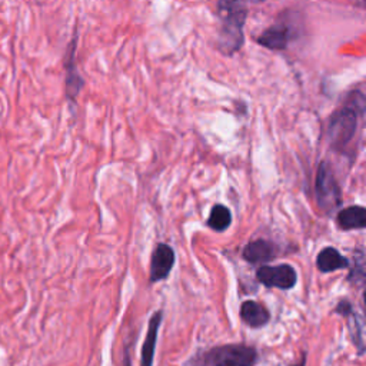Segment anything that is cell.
<instances>
[{"instance_id":"1","label":"cell","mask_w":366,"mask_h":366,"mask_svg":"<svg viewBox=\"0 0 366 366\" xmlns=\"http://www.w3.org/2000/svg\"><path fill=\"white\" fill-rule=\"evenodd\" d=\"M247 6L242 1H219L217 14L220 27L217 31V47L223 54L232 56L242 49L244 43V21Z\"/></svg>"},{"instance_id":"2","label":"cell","mask_w":366,"mask_h":366,"mask_svg":"<svg viewBox=\"0 0 366 366\" xmlns=\"http://www.w3.org/2000/svg\"><path fill=\"white\" fill-rule=\"evenodd\" d=\"M363 112L365 97L360 92H355L350 94V100L333 113L327 126V139L333 150H343L352 142Z\"/></svg>"},{"instance_id":"3","label":"cell","mask_w":366,"mask_h":366,"mask_svg":"<svg viewBox=\"0 0 366 366\" xmlns=\"http://www.w3.org/2000/svg\"><path fill=\"white\" fill-rule=\"evenodd\" d=\"M259 353L256 347L244 343H229L214 346L196 357L194 363L200 366H254Z\"/></svg>"},{"instance_id":"4","label":"cell","mask_w":366,"mask_h":366,"mask_svg":"<svg viewBox=\"0 0 366 366\" xmlns=\"http://www.w3.org/2000/svg\"><path fill=\"white\" fill-rule=\"evenodd\" d=\"M315 193L319 209L330 214L335 212L342 202V190L333 174V170L327 162H322L316 172Z\"/></svg>"},{"instance_id":"5","label":"cell","mask_w":366,"mask_h":366,"mask_svg":"<svg viewBox=\"0 0 366 366\" xmlns=\"http://www.w3.org/2000/svg\"><path fill=\"white\" fill-rule=\"evenodd\" d=\"M256 279L266 287L290 290L297 283V273L296 269L289 263L276 266L263 264L256 270Z\"/></svg>"},{"instance_id":"6","label":"cell","mask_w":366,"mask_h":366,"mask_svg":"<svg viewBox=\"0 0 366 366\" xmlns=\"http://www.w3.org/2000/svg\"><path fill=\"white\" fill-rule=\"evenodd\" d=\"M176 262V254L172 246L167 243H159L150 257V270L149 280L150 283H156L169 277Z\"/></svg>"},{"instance_id":"7","label":"cell","mask_w":366,"mask_h":366,"mask_svg":"<svg viewBox=\"0 0 366 366\" xmlns=\"http://www.w3.org/2000/svg\"><path fill=\"white\" fill-rule=\"evenodd\" d=\"M293 36V30L287 21H276L264 29L256 41L270 50H285Z\"/></svg>"},{"instance_id":"8","label":"cell","mask_w":366,"mask_h":366,"mask_svg":"<svg viewBox=\"0 0 366 366\" xmlns=\"http://www.w3.org/2000/svg\"><path fill=\"white\" fill-rule=\"evenodd\" d=\"M163 319V310H156L152 317L149 319L147 332L144 342L142 345V353H140V366H153L154 362V353H156V345H157V336L159 329Z\"/></svg>"},{"instance_id":"9","label":"cell","mask_w":366,"mask_h":366,"mask_svg":"<svg viewBox=\"0 0 366 366\" xmlns=\"http://www.w3.org/2000/svg\"><path fill=\"white\" fill-rule=\"evenodd\" d=\"M242 256L252 264L267 263L277 256V246L267 239L250 240L242 250Z\"/></svg>"},{"instance_id":"10","label":"cell","mask_w":366,"mask_h":366,"mask_svg":"<svg viewBox=\"0 0 366 366\" xmlns=\"http://www.w3.org/2000/svg\"><path fill=\"white\" fill-rule=\"evenodd\" d=\"M239 315L242 322L252 329H260L270 322L269 309L256 300H244L240 305Z\"/></svg>"},{"instance_id":"11","label":"cell","mask_w":366,"mask_h":366,"mask_svg":"<svg viewBox=\"0 0 366 366\" xmlns=\"http://www.w3.org/2000/svg\"><path fill=\"white\" fill-rule=\"evenodd\" d=\"M76 39L77 36L73 37V41L67 50V57H66V94L70 100H76L79 92L81 90L84 81L81 76L79 74L76 69V61H74V51H76Z\"/></svg>"},{"instance_id":"12","label":"cell","mask_w":366,"mask_h":366,"mask_svg":"<svg viewBox=\"0 0 366 366\" xmlns=\"http://www.w3.org/2000/svg\"><path fill=\"white\" fill-rule=\"evenodd\" d=\"M349 264H350L349 259L343 256L336 247H332V246L323 247L316 256V267L322 273H330L339 269H345V267H349Z\"/></svg>"},{"instance_id":"13","label":"cell","mask_w":366,"mask_h":366,"mask_svg":"<svg viewBox=\"0 0 366 366\" xmlns=\"http://www.w3.org/2000/svg\"><path fill=\"white\" fill-rule=\"evenodd\" d=\"M337 226L342 230H353V229H365L366 226V209L363 206H347L339 210L336 216Z\"/></svg>"},{"instance_id":"14","label":"cell","mask_w":366,"mask_h":366,"mask_svg":"<svg viewBox=\"0 0 366 366\" xmlns=\"http://www.w3.org/2000/svg\"><path fill=\"white\" fill-rule=\"evenodd\" d=\"M347 319V330L357 352V356L365 355V339H363V317L353 310L350 315L346 316Z\"/></svg>"},{"instance_id":"15","label":"cell","mask_w":366,"mask_h":366,"mask_svg":"<svg viewBox=\"0 0 366 366\" xmlns=\"http://www.w3.org/2000/svg\"><path fill=\"white\" fill-rule=\"evenodd\" d=\"M232 224L230 209L224 204H214L210 210L207 226L216 232H224Z\"/></svg>"},{"instance_id":"16","label":"cell","mask_w":366,"mask_h":366,"mask_svg":"<svg viewBox=\"0 0 366 366\" xmlns=\"http://www.w3.org/2000/svg\"><path fill=\"white\" fill-rule=\"evenodd\" d=\"M353 310H355V307H353L352 302H350L349 299H342V300H339V303L336 305V307H335L333 312H335L336 315H340V316L346 317V316L350 315Z\"/></svg>"},{"instance_id":"17","label":"cell","mask_w":366,"mask_h":366,"mask_svg":"<svg viewBox=\"0 0 366 366\" xmlns=\"http://www.w3.org/2000/svg\"><path fill=\"white\" fill-rule=\"evenodd\" d=\"M290 366H306V352L302 353V357H300L299 362H296V363H293Z\"/></svg>"}]
</instances>
